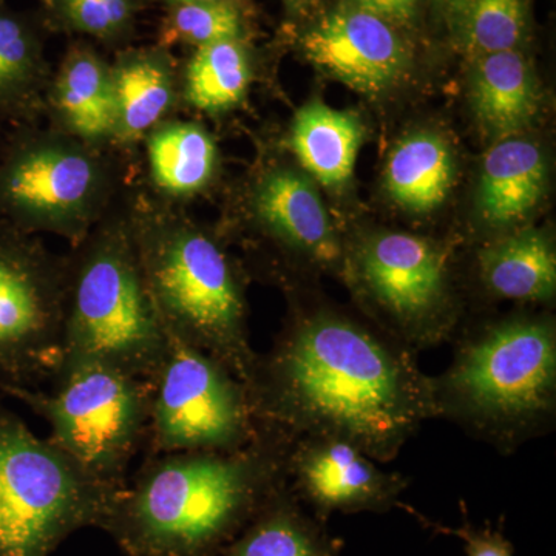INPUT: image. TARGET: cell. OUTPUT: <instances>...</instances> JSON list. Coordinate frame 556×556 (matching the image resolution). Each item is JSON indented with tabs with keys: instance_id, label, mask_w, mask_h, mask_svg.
Masks as SVG:
<instances>
[{
	"instance_id": "1",
	"label": "cell",
	"mask_w": 556,
	"mask_h": 556,
	"mask_svg": "<svg viewBox=\"0 0 556 556\" xmlns=\"http://www.w3.org/2000/svg\"><path fill=\"white\" fill-rule=\"evenodd\" d=\"M248 391L263 430L288 442L345 439L378 463L438 417L431 378L412 350L329 309L292 318L258 354Z\"/></svg>"
},
{
	"instance_id": "2",
	"label": "cell",
	"mask_w": 556,
	"mask_h": 556,
	"mask_svg": "<svg viewBox=\"0 0 556 556\" xmlns=\"http://www.w3.org/2000/svg\"><path fill=\"white\" fill-rule=\"evenodd\" d=\"M287 448L258 427L236 452L146 456L102 530L127 556H219L287 484Z\"/></svg>"
},
{
	"instance_id": "3",
	"label": "cell",
	"mask_w": 556,
	"mask_h": 556,
	"mask_svg": "<svg viewBox=\"0 0 556 556\" xmlns=\"http://www.w3.org/2000/svg\"><path fill=\"white\" fill-rule=\"evenodd\" d=\"M127 215L163 328L218 358L248 388L258 354L249 342L247 299L228 252L166 204L139 197Z\"/></svg>"
},
{
	"instance_id": "4",
	"label": "cell",
	"mask_w": 556,
	"mask_h": 556,
	"mask_svg": "<svg viewBox=\"0 0 556 556\" xmlns=\"http://www.w3.org/2000/svg\"><path fill=\"white\" fill-rule=\"evenodd\" d=\"M438 417L501 450L543 433L556 409V329L547 317H511L457 345L431 378Z\"/></svg>"
},
{
	"instance_id": "5",
	"label": "cell",
	"mask_w": 556,
	"mask_h": 556,
	"mask_svg": "<svg viewBox=\"0 0 556 556\" xmlns=\"http://www.w3.org/2000/svg\"><path fill=\"white\" fill-rule=\"evenodd\" d=\"M65 258L60 368L102 362L152 382L166 332L146 287L127 212L102 218Z\"/></svg>"
},
{
	"instance_id": "6",
	"label": "cell",
	"mask_w": 556,
	"mask_h": 556,
	"mask_svg": "<svg viewBox=\"0 0 556 556\" xmlns=\"http://www.w3.org/2000/svg\"><path fill=\"white\" fill-rule=\"evenodd\" d=\"M123 490L39 438L0 394V556H50L73 533L104 529Z\"/></svg>"
},
{
	"instance_id": "7",
	"label": "cell",
	"mask_w": 556,
	"mask_h": 556,
	"mask_svg": "<svg viewBox=\"0 0 556 556\" xmlns=\"http://www.w3.org/2000/svg\"><path fill=\"white\" fill-rule=\"evenodd\" d=\"M50 390L3 387L49 426V438L91 478L126 486L131 460L144 448L152 382L102 362L62 365Z\"/></svg>"
},
{
	"instance_id": "8",
	"label": "cell",
	"mask_w": 556,
	"mask_h": 556,
	"mask_svg": "<svg viewBox=\"0 0 556 556\" xmlns=\"http://www.w3.org/2000/svg\"><path fill=\"white\" fill-rule=\"evenodd\" d=\"M113 177L100 149L22 126L0 148V219L78 247L105 217Z\"/></svg>"
},
{
	"instance_id": "9",
	"label": "cell",
	"mask_w": 556,
	"mask_h": 556,
	"mask_svg": "<svg viewBox=\"0 0 556 556\" xmlns=\"http://www.w3.org/2000/svg\"><path fill=\"white\" fill-rule=\"evenodd\" d=\"M166 332L155 378L146 456L236 452L258 434L247 386L218 358Z\"/></svg>"
},
{
	"instance_id": "10",
	"label": "cell",
	"mask_w": 556,
	"mask_h": 556,
	"mask_svg": "<svg viewBox=\"0 0 556 556\" xmlns=\"http://www.w3.org/2000/svg\"><path fill=\"white\" fill-rule=\"evenodd\" d=\"M67 258L0 219V388L51 382L62 358Z\"/></svg>"
},
{
	"instance_id": "11",
	"label": "cell",
	"mask_w": 556,
	"mask_h": 556,
	"mask_svg": "<svg viewBox=\"0 0 556 556\" xmlns=\"http://www.w3.org/2000/svg\"><path fill=\"white\" fill-rule=\"evenodd\" d=\"M353 274L390 321L397 342L415 353L452 331L448 255L441 244L407 232H375L358 241Z\"/></svg>"
},
{
	"instance_id": "12",
	"label": "cell",
	"mask_w": 556,
	"mask_h": 556,
	"mask_svg": "<svg viewBox=\"0 0 556 556\" xmlns=\"http://www.w3.org/2000/svg\"><path fill=\"white\" fill-rule=\"evenodd\" d=\"M376 463L345 439L299 438L288 442L285 477L300 503L327 522L332 514H382L399 507L407 479Z\"/></svg>"
},
{
	"instance_id": "13",
	"label": "cell",
	"mask_w": 556,
	"mask_h": 556,
	"mask_svg": "<svg viewBox=\"0 0 556 556\" xmlns=\"http://www.w3.org/2000/svg\"><path fill=\"white\" fill-rule=\"evenodd\" d=\"M302 49L329 78L369 97L396 87L412 64L394 25L345 3L303 35Z\"/></svg>"
},
{
	"instance_id": "14",
	"label": "cell",
	"mask_w": 556,
	"mask_h": 556,
	"mask_svg": "<svg viewBox=\"0 0 556 556\" xmlns=\"http://www.w3.org/2000/svg\"><path fill=\"white\" fill-rule=\"evenodd\" d=\"M251 215L274 243L325 269L345 265L346 252L314 179L289 166L263 172L252 186Z\"/></svg>"
},
{
	"instance_id": "15",
	"label": "cell",
	"mask_w": 556,
	"mask_h": 556,
	"mask_svg": "<svg viewBox=\"0 0 556 556\" xmlns=\"http://www.w3.org/2000/svg\"><path fill=\"white\" fill-rule=\"evenodd\" d=\"M46 110L53 113L56 130L84 144H113L118 112L108 62L90 47H72L47 90Z\"/></svg>"
},
{
	"instance_id": "16",
	"label": "cell",
	"mask_w": 556,
	"mask_h": 556,
	"mask_svg": "<svg viewBox=\"0 0 556 556\" xmlns=\"http://www.w3.org/2000/svg\"><path fill=\"white\" fill-rule=\"evenodd\" d=\"M546 181V159L536 142L517 137L497 139L479 175V219L492 229L514 228L543 199Z\"/></svg>"
},
{
	"instance_id": "17",
	"label": "cell",
	"mask_w": 556,
	"mask_h": 556,
	"mask_svg": "<svg viewBox=\"0 0 556 556\" xmlns=\"http://www.w3.org/2000/svg\"><path fill=\"white\" fill-rule=\"evenodd\" d=\"M470 100L485 134L496 141L517 137L533 123L540 110L535 72L519 50L475 58Z\"/></svg>"
},
{
	"instance_id": "18",
	"label": "cell",
	"mask_w": 556,
	"mask_h": 556,
	"mask_svg": "<svg viewBox=\"0 0 556 556\" xmlns=\"http://www.w3.org/2000/svg\"><path fill=\"white\" fill-rule=\"evenodd\" d=\"M110 68L118 112L113 144H135L177 105V72L164 49L127 51Z\"/></svg>"
},
{
	"instance_id": "19",
	"label": "cell",
	"mask_w": 556,
	"mask_h": 556,
	"mask_svg": "<svg viewBox=\"0 0 556 556\" xmlns=\"http://www.w3.org/2000/svg\"><path fill=\"white\" fill-rule=\"evenodd\" d=\"M478 273L489 294L522 303H548L556 294L554 240L522 229L490 241L478 252Z\"/></svg>"
},
{
	"instance_id": "20",
	"label": "cell",
	"mask_w": 556,
	"mask_h": 556,
	"mask_svg": "<svg viewBox=\"0 0 556 556\" xmlns=\"http://www.w3.org/2000/svg\"><path fill=\"white\" fill-rule=\"evenodd\" d=\"M365 129L353 112L311 101L295 113L289 144L300 166L328 189L345 188L354 175Z\"/></svg>"
},
{
	"instance_id": "21",
	"label": "cell",
	"mask_w": 556,
	"mask_h": 556,
	"mask_svg": "<svg viewBox=\"0 0 556 556\" xmlns=\"http://www.w3.org/2000/svg\"><path fill=\"white\" fill-rule=\"evenodd\" d=\"M303 508L288 484L270 495L223 556H340L343 541Z\"/></svg>"
},
{
	"instance_id": "22",
	"label": "cell",
	"mask_w": 556,
	"mask_h": 556,
	"mask_svg": "<svg viewBox=\"0 0 556 556\" xmlns=\"http://www.w3.org/2000/svg\"><path fill=\"white\" fill-rule=\"evenodd\" d=\"M153 186L169 199H192L214 181L218 149L214 138L192 121L166 119L146 135Z\"/></svg>"
},
{
	"instance_id": "23",
	"label": "cell",
	"mask_w": 556,
	"mask_h": 556,
	"mask_svg": "<svg viewBox=\"0 0 556 556\" xmlns=\"http://www.w3.org/2000/svg\"><path fill=\"white\" fill-rule=\"evenodd\" d=\"M49 86L38 33L21 14L0 9V121L33 123L46 110Z\"/></svg>"
},
{
	"instance_id": "24",
	"label": "cell",
	"mask_w": 556,
	"mask_h": 556,
	"mask_svg": "<svg viewBox=\"0 0 556 556\" xmlns=\"http://www.w3.org/2000/svg\"><path fill=\"white\" fill-rule=\"evenodd\" d=\"M455 160L444 138L417 131L399 141L388 156L383 186L390 199L413 214H427L447 199Z\"/></svg>"
},
{
	"instance_id": "25",
	"label": "cell",
	"mask_w": 556,
	"mask_h": 556,
	"mask_svg": "<svg viewBox=\"0 0 556 556\" xmlns=\"http://www.w3.org/2000/svg\"><path fill=\"white\" fill-rule=\"evenodd\" d=\"M252 64L241 40H223L195 50L182 75L181 98L207 115L236 109L247 97Z\"/></svg>"
},
{
	"instance_id": "26",
	"label": "cell",
	"mask_w": 556,
	"mask_h": 556,
	"mask_svg": "<svg viewBox=\"0 0 556 556\" xmlns=\"http://www.w3.org/2000/svg\"><path fill=\"white\" fill-rule=\"evenodd\" d=\"M453 30L473 60L518 50L527 31V0H468Z\"/></svg>"
},
{
	"instance_id": "27",
	"label": "cell",
	"mask_w": 556,
	"mask_h": 556,
	"mask_svg": "<svg viewBox=\"0 0 556 556\" xmlns=\"http://www.w3.org/2000/svg\"><path fill=\"white\" fill-rule=\"evenodd\" d=\"M244 21L232 0L219 2L182 3L172 5L161 27V46L182 43L195 49L223 42L241 40Z\"/></svg>"
},
{
	"instance_id": "28",
	"label": "cell",
	"mask_w": 556,
	"mask_h": 556,
	"mask_svg": "<svg viewBox=\"0 0 556 556\" xmlns=\"http://www.w3.org/2000/svg\"><path fill=\"white\" fill-rule=\"evenodd\" d=\"M58 14L72 30L113 39L127 30L139 10L138 0H54Z\"/></svg>"
},
{
	"instance_id": "29",
	"label": "cell",
	"mask_w": 556,
	"mask_h": 556,
	"mask_svg": "<svg viewBox=\"0 0 556 556\" xmlns=\"http://www.w3.org/2000/svg\"><path fill=\"white\" fill-rule=\"evenodd\" d=\"M409 511L412 515H416L417 519L426 527H431L434 532L459 538L464 543L467 556H514V546L501 529H492L489 525L475 527L467 518L459 527H445L438 522L427 521L413 508H409Z\"/></svg>"
},
{
	"instance_id": "30",
	"label": "cell",
	"mask_w": 556,
	"mask_h": 556,
	"mask_svg": "<svg viewBox=\"0 0 556 556\" xmlns=\"http://www.w3.org/2000/svg\"><path fill=\"white\" fill-rule=\"evenodd\" d=\"M343 3L401 27L416 20L420 0H343Z\"/></svg>"
},
{
	"instance_id": "31",
	"label": "cell",
	"mask_w": 556,
	"mask_h": 556,
	"mask_svg": "<svg viewBox=\"0 0 556 556\" xmlns=\"http://www.w3.org/2000/svg\"><path fill=\"white\" fill-rule=\"evenodd\" d=\"M468 0H437L439 11L444 14L445 20L455 27L456 21L459 20L460 13L466 9Z\"/></svg>"
},
{
	"instance_id": "32",
	"label": "cell",
	"mask_w": 556,
	"mask_h": 556,
	"mask_svg": "<svg viewBox=\"0 0 556 556\" xmlns=\"http://www.w3.org/2000/svg\"><path fill=\"white\" fill-rule=\"evenodd\" d=\"M172 5H182V3L219 2V0H167Z\"/></svg>"
},
{
	"instance_id": "33",
	"label": "cell",
	"mask_w": 556,
	"mask_h": 556,
	"mask_svg": "<svg viewBox=\"0 0 556 556\" xmlns=\"http://www.w3.org/2000/svg\"><path fill=\"white\" fill-rule=\"evenodd\" d=\"M292 2H295V3H303V2H306V0H292Z\"/></svg>"
}]
</instances>
